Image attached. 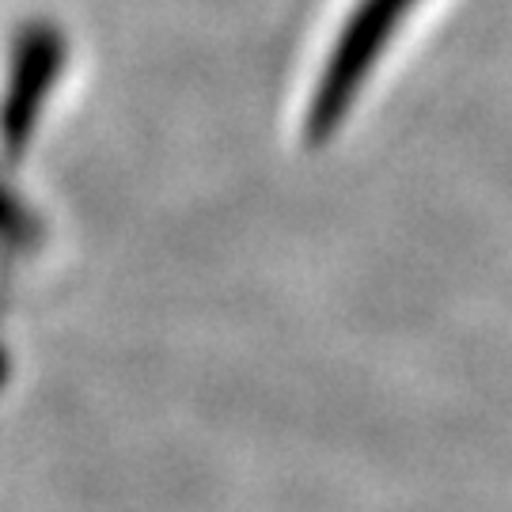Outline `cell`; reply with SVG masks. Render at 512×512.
I'll list each match as a JSON object with an SVG mask.
<instances>
[{
  "label": "cell",
  "mask_w": 512,
  "mask_h": 512,
  "mask_svg": "<svg viewBox=\"0 0 512 512\" xmlns=\"http://www.w3.org/2000/svg\"><path fill=\"white\" fill-rule=\"evenodd\" d=\"M433 0H334L315 27L304 69L296 76L293 141L300 152H327L380 84L395 50Z\"/></svg>",
  "instance_id": "cell-1"
},
{
  "label": "cell",
  "mask_w": 512,
  "mask_h": 512,
  "mask_svg": "<svg viewBox=\"0 0 512 512\" xmlns=\"http://www.w3.org/2000/svg\"><path fill=\"white\" fill-rule=\"evenodd\" d=\"M65 73H69L65 31L54 19H23L8 50V92H4V141L12 167L19 164L23 148L35 145Z\"/></svg>",
  "instance_id": "cell-2"
}]
</instances>
